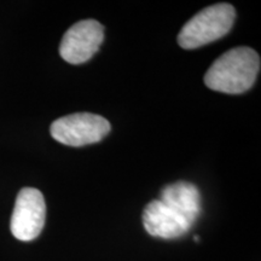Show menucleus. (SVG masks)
<instances>
[{
    "instance_id": "nucleus-1",
    "label": "nucleus",
    "mask_w": 261,
    "mask_h": 261,
    "mask_svg": "<svg viewBox=\"0 0 261 261\" xmlns=\"http://www.w3.org/2000/svg\"><path fill=\"white\" fill-rule=\"evenodd\" d=\"M260 70V57L247 46L234 47L218 58L204 75L208 89L227 94H240L253 87Z\"/></svg>"
},
{
    "instance_id": "nucleus-2",
    "label": "nucleus",
    "mask_w": 261,
    "mask_h": 261,
    "mask_svg": "<svg viewBox=\"0 0 261 261\" xmlns=\"http://www.w3.org/2000/svg\"><path fill=\"white\" fill-rule=\"evenodd\" d=\"M236 10L220 3L208 6L189 19L178 34V44L185 50H194L226 35L232 28Z\"/></svg>"
},
{
    "instance_id": "nucleus-3",
    "label": "nucleus",
    "mask_w": 261,
    "mask_h": 261,
    "mask_svg": "<svg viewBox=\"0 0 261 261\" xmlns=\"http://www.w3.org/2000/svg\"><path fill=\"white\" fill-rule=\"evenodd\" d=\"M112 129L106 117L91 113H75L52 122V138L68 146H84L100 142Z\"/></svg>"
},
{
    "instance_id": "nucleus-4",
    "label": "nucleus",
    "mask_w": 261,
    "mask_h": 261,
    "mask_svg": "<svg viewBox=\"0 0 261 261\" xmlns=\"http://www.w3.org/2000/svg\"><path fill=\"white\" fill-rule=\"evenodd\" d=\"M46 219V203L38 189L23 188L18 192L10 228L15 238L23 242L35 240L41 233Z\"/></svg>"
},
{
    "instance_id": "nucleus-5",
    "label": "nucleus",
    "mask_w": 261,
    "mask_h": 261,
    "mask_svg": "<svg viewBox=\"0 0 261 261\" xmlns=\"http://www.w3.org/2000/svg\"><path fill=\"white\" fill-rule=\"evenodd\" d=\"M104 40V27L96 19H84L65 32L60 55L70 64H81L93 57Z\"/></svg>"
},
{
    "instance_id": "nucleus-6",
    "label": "nucleus",
    "mask_w": 261,
    "mask_h": 261,
    "mask_svg": "<svg viewBox=\"0 0 261 261\" xmlns=\"http://www.w3.org/2000/svg\"><path fill=\"white\" fill-rule=\"evenodd\" d=\"M143 224L146 232L151 236L172 240L184 236L195 221L178 208L161 200H155L144 208Z\"/></svg>"
},
{
    "instance_id": "nucleus-7",
    "label": "nucleus",
    "mask_w": 261,
    "mask_h": 261,
    "mask_svg": "<svg viewBox=\"0 0 261 261\" xmlns=\"http://www.w3.org/2000/svg\"><path fill=\"white\" fill-rule=\"evenodd\" d=\"M159 200L178 208L194 221L197 220L201 214L200 190L191 182L177 181L166 185L160 194Z\"/></svg>"
}]
</instances>
